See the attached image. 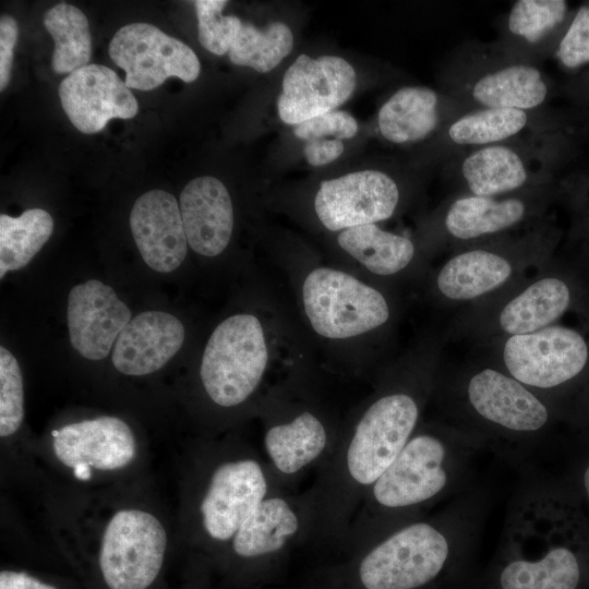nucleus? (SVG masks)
I'll return each instance as SVG.
<instances>
[{"label": "nucleus", "mask_w": 589, "mask_h": 589, "mask_svg": "<svg viewBox=\"0 0 589 589\" xmlns=\"http://www.w3.org/2000/svg\"><path fill=\"white\" fill-rule=\"evenodd\" d=\"M167 533L152 513L123 508L107 522L97 557L106 589H151L158 579L167 551Z\"/></svg>", "instance_id": "obj_9"}, {"label": "nucleus", "mask_w": 589, "mask_h": 589, "mask_svg": "<svg viewBox=\"0 0 589 589\" xmlns=\"http://www.w3.org/2000/svg\"><path fill=\"white\" fill-rule=\"evenodd\" d=\"M24 419L23 377L16 358L0 347V435L8 437L20 429Z\"/></svg>", "instance_id": "obj_35"}, {"label": "nucleus", "mask_w": 589, "mask_h": 589, "mask_svg": "<svg viewBox=\"0 0 589 589\" xmlns=\"http://www.w3.org/2000/svg\"><path fill=\"white\" fill-rule=\"evenodd\" d=\"M53 219L43 208H29L19 217L0 215V278L26 266L48 241Z\"/></svg>", "instance_id": "obj_31"}, {"label": "nucleus", "mask_w": 589, "mask_h": 589, "mask_svg": "<svg viewBox=\"0 0 589 589\" xmlns=\"http://www.w3.org/2000/svg\"><path fill=\"white\" fill-rule=\"evenodd\" d=\"M182 322L164 311H145L130 320L112 348L111 361L122 374L142 376L161 369L181 348Z\"/></svg>", "instance_id": "obj_25"}, {"label": "nucleus", "mask_w": 589, "mask_h": 589, "mask_svg": "<svg viewBox=\"0 0 589 589\" xmlns=\"http://www.w3.org/2000/svg\"><path fill=\"white\" fill-rule=\"evenodd\" d=\"M462 108L442 91L404 86L394 92L377 113L381 135L397 145L431 143Z\"/></svg>", "instance_id": "obj_22"}, {"label": "nucleus", "mask_w": 589, "mask_h": 589, "mask_svg": "<svg viewBox=\"0 0 589 589\" xmlns=\"http://www.w3.org/2000/svg\"><path fill=\"white\" fill-rule=\"evenodd\" d=\"M570 17L565 0H518L498 21L494 43L509 57L540 65L553 56Z\"/></svg>", "instance_id": "obj_24"}, {"label": "nucleus", "mask_w": 589, "mask_h": 589, "mask_svg": "<svg viewBox=\"0 0 589 589\" xmlns=\"http://www.w3.org/2000/svg\"><path fill=\"white\" fill-rule=\"evenodd\" d=\"M354 87V69L345 59L300 55L284 74L278 115L285 123L298 125L335 110Z\"/></svg>", "instance_id": "obj_16"}, {"label": "nucleus", "mask_w": 589, "mask_h": 589, "mask_svg": "<svg viewBox=\"0 0 589 589\" xmlns=\"http://www.w3.org/2000/svg\"><path fill=\"white\" fill-rule=\"evenodd\" d=\"M553 243L545 219L519 232L458 248L435 271L433 294L449 306L478 303L546 264Z\"/></svg>", "instance_id": "obj_1"}, {"label": "nucleus", "mask_w": 589, "mask_h": 589, "mask_svg": "<svg viewBox=\"0 0 589 589\" xmlns=\"http://www.w3.org/2000/svg\"><path fill=\"white\" fill-rule=\"evenodd\" d=\"M179 207L190 248L206 257L223 253L233 230V207L225 184L211 176L194 178L181 191Z\"/></svg>", "instance_id": "obj_26"}, {"label": "nucleus", "mask_w": 589, "mask_h": 589, "mask_svg": "<svg viewBox=\"0 0 589 589\" xmlns=\"http://www.w3.org/2000/svg\"><path fill=\"white\" fill-rule=\"evenodd\" d=\"M554 183L498 196L450 193L431 223L432 244L450 252L522 231L545 220Z\"/></svg>", "instance_id": "obj_5"}, {"label": "nucleus", "mask_w": 589, "mask_h": 589, "mask_svg": "<svg viewBox=\"0 0 589 589\" xmlns=\"http://www.w3.org/2000/svg\"><path fill=\"white\" fill-rule=\"evenodd\" d=\"M266 494V476L254 459L219 465L211 477L200 505L205 532L216 541L232 540Z\"/></svg>", "instance_id": "obj_19"}, {"label": "nucleus", "mask_w": 589, "mask_h": 589, "mask_svg": "<svg viewBox=\"0 0 589 589\" xmlns=\"http://www.w3.org/2000/svg\"><path fill=\"white\" fill-rule=\"evenodd\" d=\"M584 486H585V491L587 493V496L589 498V466L587 467V469L585 470V473H584Z\"/></svg>", "instance_id": "obj_41"}, {"label": "nucleus", "mask_w": 589, "mask_h": 589, "mask_svg": "<svg viewBox=\"0 0 589 589\" xmlns=\"http://www.w3.org/2000/svg\"><path fill=\"white\" fill-rule=\"evenodd\" d=\"M580 568L576 555L565 546L549 549L537 560H514L502 570V589H576Z\"/></svg>", "instance_id": "obj_30"}, {"label": "nucleus", "mask_w": 589, "mask_h": 589, "mask_svg": "<svg viewBox=\"0 0 589 589\" xmlns=\"http://www.w3.org/2000/svg\"><path fill=\"white\" fill-rule=\"evenodd\" d=\"M555 119L544 110L482 108L454 119L431 143L440 160L467 149L556 133Z\"/></svg>", "instance_id": "obj_18"}, {"label": "nucleus", "mask_w": 589, "mask_h": 589, "mask_svg": "<svg viewBox=\"0 0 589 589\" xmlns=\"http://www.w3.org/2000/svg\"><path fill=\"white\" fill-rule=\"evenodd\" d=\"M558 153L553 133L462 151L443 163L450 193L498 196L554 183Z\"/></svg>", "instance_id": "obj_4"}, {"label": "nucleus", "mask_w": 589, "mask_h": 589, "mask_svg": "<svg viewBox=\"0 0 589 589\" xmlns=\"http://www.w3.org/2000/svg\"><path fill=\"white\" fill-rule=\"evenodd\" d=\"M44 25L55 41L52 69L58 74H70L88 64L92 37L85 14L69 3L49 9Z\"/></svg>", "instance_id": "obj_32"}, {"label": "nucleus", "mask_w": 589, "mask_h": 589, "mask_svg": "<svg viewBox=\"0 0 589 589\" xmlns=\"http://www.w3.org/2000/svg\"><path fill=\"white\" fill-rule=\"evenodd\" d=\"M488 362L541 395L580 374L589 358L588 345L577 330L551 325L483 346Z\"/></svg>", "instance_id": "obj_8"}, {"label": "nucleus", "mask_w": 589, "mask_h": 589, "mask_svg": "<svg viewBox=\"0 0 589 589\" xmlns=\"http://www.w3.org/2000/svg\"><path fill=\"white\" fill-rule=\"evenodd\" d=\"M293 47L291 29L283 22L257 28L242 23L230 49L229 59L237 65L250 67L266 73L276 68Z\"/></svg>", "instance_id": "obj_33"}, {"label": "nucleus", "mask_w": 589, "mask_h": 589, "mask_svg": "<svg viewBox=\"0 0 589 589\" xmlns=\"http://www.w3.org/2000/svg\"><path fill=\"white\" fill-rule=\"evenodd\" d=\"M108 51L111 60L124 70L129 88L152 91L168 77L191 83L201 71L199 58L188 45L149 23L119 28Z\"/></svg>", "instance_id": "obj_14"}, {"label": "nucleus", "mask_w": 589, "mask_h": 589, "mask_svg": "<svg viewBox=\"0 0 589 589\" xmlns=\"http://www.w3.org/2000/svg\"><path fill=\"white\" fill-rule=\"evenodd\" d=\"M448 536L435 525H408L374 546L361 561L365 589H417L433 580L449 553Z\"/></svg>", "instance_id": "obj_11"}, {"label": "nucleus", "mask_w": 589, "mask_h": 589, "mask_svg": "<svg viewBox=\"0 0 589 589\" xmlns=\"http://www.w3.org/2000/svg\"><path fill=\"white\" fill-rule=\"evenodd\" d=\"M460 394L476 420L504 434H536L550 421V409L540 394L490 362L466 369Z\"/></svg>", "instance_id": "obj_12"}, {"label": "nucleus", "mask_w": 589, "mask_h": 589, "mask_svg": "<svg viewBox=\"0 0 589 589\" xmlns=\"http://www.w3.org/2000/svg\"><path fill=\"white\" fill-rule=\"evenodd\" d=\"M552 57L570 71L589 65V3L580 5L572 15Z\"/></svg>", "instance_id": "obj_36"}, {"label": "nucleus", "mask_w": 589, "mask_h": 589, "mask_svg": "<svg viewBox=\"0 0 589 589\" xmlns=\"http://www.w3.org/2000/svg\"><path fill=\"white\" fill-rule=\"evenodd\" d=\"M420 412V397L411 388L388 390L366 408L346 453L347 470L356 483L376 482L413 435Z\"/></svg>", "instance_id": "obj_10"}, {"label": "nucleus", "mask_w": 589, "mask_h": 589, "mask_svg": "<svg viewBox=\"0 0 589 589\" xmlns=\"http://www.w3.org/2000/svg\"><path fill=\"white\" fill-rule=\"evenodd\" d=\"M58 94L71 123L85 134L104 130L111 119H131L139 111L131 89L101 64H87L68 74Z\"/></svg>", "instance_id": "obj_20"}, {"label": "nucleus", "mask_w": 589, "mask_h": 589, "mask_svg": "<svg viewBox=\"0 0 589 589\" xmlns=\"http://www.w3.org/2000/svg\"><path fill=\"white\" fill-rule=\"evenodd\" d=\"M226 0L194 1L197 17V37L209 52L223 56L229 52L242 21L236 15H223Z\"/></svg>", "instance_id": "obj_34"}, {"label": "nucleus", "mask_w": 589, "mask_h": 589, "mask_svg": "<svg viewBox=\"0 0 589 589\" xmlns=\"http://www.w3.org/2000/svg\"><path fill=\"white\" fill-rule=\"evenodd\" d=\"M358 132L356 119L344 110H333L306 120L294 128V135L304 141L334 136L337 140L350 139Z\"/></svg>", "instance_id": "obj_37"}, {"label": "nucleus", "mask_w": 589, "mask_h": 589, "mask_svg": "<svg viewBox=\"0 0 589 589\" xmlns=\"http://www.w3.org/2000/svg\"><path fill=\"white\" fill-rule=\"evenodd\" d=\"M0 589H60L25 570L4 568L0 572Z\"/></svg>", "instance_id": "obj_40"}, {"label": "nucleus", "mask_w": 589, "mask_h": 589, "mask_svg": "<svg viewBox=\"0 0 589 589\" xmlns=\"http://www.w3.org/2000/svg\"><path fill=\"white\" fill-rule=\"evenodd\" d=\"M339 247L376 276H396L417 259L414 242L402 235L366 224L345 229L337 238Z\"/></svg>", "instance_id": "obj_27"}, {"label": "nucleus", "mask_w": 589, "mask_h": 589, "mask_svg": "<svg viewBox=\"0 0 589 589\" xmlns=\"http://www.w3.org/2000/svg\"><path fill=\"white\" fill-rule=\"evenodd\" d=\"M58 460L73 470L77 480L92 478V469L118 470L136 455L130 425L118 417L104 416L70 423L51 432Z\"/></svg>", "instance_id": "obj_17"}, {"label": "nucleus", "mask_w": 589, "mask_h": 589, "mask_svg": "<svg viewBox=\"0 0 589 589\" xmlns=\"http://www.w3.org/2000/svg\"><path fill=\"white\" fill-rule=\"evenodd\" d=\"M401 202L399 182L383 170L350 172L321 183L315 213L330 231L389 219Z\"/></svg>", "instance_id": "obj_15"}, {"label": "nucleus", "mask_w": 589, "mask_h": 589, "mask_svg": "<svg viewBox=\"0 0 589 589\" xmlns=\"http://www.w3.org/2000/svg\"><path fill=\"white\" fill-rule=\"evenodd\" d=\"M569 284L551 271L549 262L500 292L465 306L450 335L481 347L493 340L524 335L554 325L569 309Z\"/></svg>", "instance_id": "obj_3"}, {"label": "nucleus", "mask_w": 589, "mask_h": 589, "mask_svg": "<svg viewBox=\"0 0 589 589\" xmlns=\"http://www.w3.org/2000/svg\"><path fill=\"white\" fill-rule=\"evenodd\" d=\"M446 95L462 110L509 108L544 110L553 83L541 65L502 51L494 43L468 40L457 46L442 74Z\"/></svg>", "instance_id": "obj_2"}, {"label": "nucleus", "mask_w": 589, "mask_h": 589, "mask_svg": "<svg viewBox=\"0 0 589 589\" xmlns=\"http://www.w3.org/2000/svg\"><path fill=\"white\" fill-rule=\"evenodd\" d=\"M130 228L144 262L159 273H171L183 263L188 239L176 197L160 189L149 190L134 203Z\"/></svg>", "instance_id": "obj_23"}, {"label": "nucleus", "mask_w": 589, "mask_h": 589, "mask_svg": "<svg viewBox=\"0 0 589 589\" xmlns=\"http://www.w3.org/2000/svg\"><path fill=\"white\" fill-rule=\"evenodd\" d=\"M19 27L16 21L3 14L0 19V91L9 85L13 62V50L17 40Z\"/></svg>", "instance_id": "obj_38"}, {"label": "nucleus", "mask_w": 589, "mask_h": 589, "mask_svg": "<svg viewBox=\"0 0 589 589\" xmlns=\"http://www.w3.org/2000/svg\"><path fill=\"white\" fill-rule=\"evenodd\" d=\"M264 445L275 468L292 474L322 455L327 445V432L315 414L304 411L289 422L269 428Z\"/></svg>", "instance_id": "obj_28"}, {"label": "nucleus", "mask_w": 589, "mask_h": 589, "mask_svg": "<svg viewBox=\"0 0 589 589\" xmlns=\"http://www.w3.org/2000/svg\"><path fill=\"white\" fill-rule=\"evenodd\" d=\"M267 362V340L260 318L237 313L211 334L201 360V382L216 405L235 407L255 392Z\"/></svg>", "instance_id": "obj_6"}, {"label": "nucleus", "mask_w": 589, "mask_h": 589, "mask_svg": "<svg viewBox=\"0 0 589 589\" xmlns=\"http://www.w3.org/2000/svg\"><path fill=\"white\" fill-rule=\"evenodd\" d=\"M302 303L312 328L328 339L361 336L392 318V305L381 290L332 267H316L305 276Z\"/></svg>", "instance_id": "obj_7"}, {"label": "nucleus", "mask_w": 589, "mask_h": 589, "mask_svg": "<svg viewBox=\"0 0 589 589\" xmlns=\"http://www.w3.org/2000/svg\"><path fill=\"white\" fill-rule=\"evenodd\" d=\"M299 529V518L281 497H265L232 538L241 557H256L279 551Z\"/></svg>", "instance_id": "obj_29"}, {"label": "nucleus", "mask_w": 589, "mask_h": 589, "mask_svg": "<svg viewBox=\"0 0 589 589\" xmlns=\"http://www.w3.org/2000/svg\"><path fill=\"white\" fill-rule=\"evenodd\" d=\"M344 143L340 140L320 139L305 144L303 154L312 166H323L337 159L344 152Z\"/></svg>", "instance_id": "obj_39"}, {"label": "nucleus", "mask_w": 589, "mask_h": 589, "mask_svg": "<svg viewBox=\"0 0 589 589\" xmlns=\"http://www.w3.org/2000/svg\"><path fill=\"white\" fill-rule=\"evenodd\" d=\"M130 320L129 306L100 280L89 279L69 292L67 323L70 341L88 360L106 358Z\"/></svg>", "instance_id": "obj_21"}, {"label": "nucleus", "mask_w": 589, "mask_h": 589, "mask_svg": "<svg viewBox=\"0 0 589 589\" xmlns=\"http://www.w3.org/2000/svg\"><path fill=\"white\" fill-rule=\"evenodd\" d=\"M453 450L452 440L440 433L413 434L372 485L375 502L397 509L438 496L453 480Z\"/></svg>", "instance_id": "obj_13"}]
</instances>
